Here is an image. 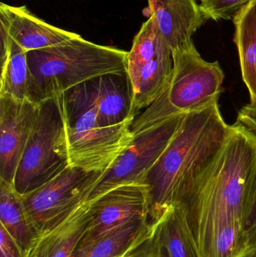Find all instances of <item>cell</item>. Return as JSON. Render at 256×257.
I'll return each instance as SVG.
<instances>
[{"instance_id":"18","label":"cell","mask_w":256,"mask_h":257,"mask_svg":"<svg viewBox=\"0 0 256 257\" xmlns=\"http://www.w3.org/2000/svg\"><path fill=\"white\" fill-rule=\"evenodd\" d=\"M153 223L169 257H201L180 205H173Z\"/></svg>"},{"instance_id":"6","label":"cell","mask_w":256,"mask_h":257,"mask_svg":"<svg viewBox=\"0 0 256 257\" xmlns=\"http://www.w3.org/2000/svg\"><path fill=\"white\" fill-rule=\"evenodd\" d=\"M69 166L61 95L41 102L13 186L24 196L54 179Z\"/></svg>"},{"instance_id":"13","label":"cell","mask_w":256,"mask_h":257,"mask_svg":"<svg viewBox=\"0 0 256 257\" xmlns=\"http://www.w3.org/2000/svg\"><path fill=\"white\" fill-rule=\"evenodd\" d=\"M0 29L27 53L81 37L39 19L25 6L16 7L3 3L0 4Z\"/></svg>"},{"instance_id":"15","label":"cell","mask_w":256,"mask_h":257,"mask_svg":"<svg viewBox=\"0 0 256 257\" xmlns=\"http://www.w3.org/2000/svg\"><path fill=\"white\" fill-rule=\"evenodd\" d=\"M0 44V96H10L19 100H30L31 76L27 51L1 29Z\"/></svg>"},{"instance_id":"2","label":"cell","mask_w":256,"mask_h":257,"mask_svg":"<svg viewBox=\"0 0 256 257\" xmlns=\"http://www.w3.org/2000/svg\"><path fill=\"white\" fill-rule=\"evenodd\" d=\"M230 130L219 101L184 114L175 136L144 179L150 223L157 222L198 181L223 146Z\"/></svg>"},{"instance_id":"20","label":"cell","mask_w":256,"mask_h":257,"mask_svg":"<svg viewBox=\"0 0 256 257\" xmlns=\"http://www.w3.org/2000/svg\"><path fill=\"white\" fill-rule=\"evenodd\" d=\"M0 224L22 252L30 247L36 233L27 221L21 196L13 184L0 180Z\"/></svg>"},{"instance_id":"21","label":"cell","mask_w":256,"mask_h":257,"mask_svg":"<svg viewBox=\"0 0 256 257\" xmlns=\"http://www.w3.org/2000/svg\"><path fill=\"white\" fill-rule=\"evenodd\" d=\"M168 47L169 46L161 34L156 20L150 15V18L143 24L139 33L134 39L130 51L128 52L127 74L132 90L138 83L144 66Z\"/></svg>"},{"instance_id":"23","label":"cell","mask_w":256,"mask_h":257,"mask_svg":"<svg viewBox=\"0 0 256 257\" xmlns=\"http://www.w3.org/2000/svg\"><path fill=\"white\" fill-rule=\"evenodd\" d=\"M251 0H204L200 3L206 21L233 20L236 14Z\"/></svg>"},{"instance_id":"1","label":"cell","mask_w":256,"mask_h":257,"mask_svg":"<svg viewBox=\"0 0 256 257\" xmlns=\"http://www.w3.org/2000/svg\"><path fill=\"white\" fill-rule=\"evenodd\" d=\"M256 172V139L231 125L223 146L176 205L201 257H234L246 246L245 212Z\"/></svg>"},{"instance_id":"26","label":"cell","mask_w":256,"mask_h":257,"mask_svg":"<svg viewBox=\"0 0 256 257\" xmlns=\"http://www.w3.org/2000/svg\"><path fill=\"white\" fill-rule=\"evenodd\" d=\"M243 224L246 233L256 226V172L245 212Z\"/></svg>"},{"instance_id":"27","label":"cell","mask_w":256,"mask_h":257,"mask_svg":"<svg viewBox=\"0 0 256 257\" xmlns=\"http://www.w3.org/2000/svg\"><path fill=\"white\" fill-rule=\"evenodd\" d=\"M234 257H256V244L246 246L241 252Z\"/></svg>"},{"instance_id":"11","label":"cell","mask_w":256,"mask_h":257,"mask_svg":"<svg viewBox=\"0 0 256 257\" xmlns=\"http://www.w3.org/2000/svg\"><path fill=\"white\" fill-rule=\"evenodd\" d=\"M93 219L91 200L45 223L24 257H72Z\"/></svg>"},{"instance_id":"5","label":"cell","mask_w":256,"mask_h":257,"mask_svg":"<svg viewBox=\"0 0 256 257\" xmlns=\"http://www.w3.org/2000/svg\"><path fill=\"white\" fill-rule=\"evenodd\" d=\"M66 123L69 166L88 172H104L130 146L135 118L102 127L96 108L73 88L61 95Z\"/></svg>"},{"instance_id":"22","label":"cell","mask_w":256,"mask_h":257,"mask_svg":"<svg viewBox=\"0 0 256 257\" xmlns=\"http://www.w3.org/2000/svg\"><path fill=\"white\" fill-rule=\"evenodd\" d=\"M123 257H169L162 245L156 225L150 223L147 230Z\"/></svg>"},{"instance_id":"10","label":"cell","mask_w":256,"mask_h":257,"mask_svg":"<svg viewBox=\"0 0 256 257\" xmlns=\"http://www.w3.org/2000/svg\"><path fill=\"white\" fill-rule=\"evenodd\" d=\"M40 103L0 96V180L13 184Z\"/></svg>"},{"instance_id":"17","label":"cell","mask_w":256,"mask_h":257,"mask_svg":"<svg viewBox=\"0 0 256 257\" xmlns=\"http://www.w3.org/2000/svg\"><path fill=\"white\" fill-rule=\"evenodd\" d=\"M173 75L172 52L169 47L161 51L145 65L133 90V111L138 115L141 110L154 103L169 87Z\"/></svg>"},{"instance_id":"7","label":"cell","mask_w":256,"mask_h":257,"mask_svg":"<svg viewBox=\"0 0 256 257\" xmlns=\"http://www.w3.org/2000/svg\"><path fill=\"white\" fill-rule=\"evenodd\" d=\"M184 114L170 117L134 135L130 146L104 172L88 199L120 186L144 184L149 171L175 136Z\"/></svg>"},{"instance_id":"19","label":"cell","mask_w":256,"mask_h":257,"mask_svg":"<svg viewBox=\"0 0 256 257\" xmlns=\"http://www.w3.org/2000/svg\"><path fill=\"white\" fill-rule=\"evenodd\" d=\"M150 224L136 220L123 225L97 241L78 244L72 257H123Z\"/></svg>"},{"instance_id":"25","label":"cell","mask_w":256,"mask_h":257,"mask_svg":"<svg viewBox=\"0 0 256 257\" xmlns=\"http://www.w3.org/2000/svg\"><path fill=\"white\" fill-rule=\"evenodd\" d=\"M0 257H24L16 243L3 226H0Z\"/></svg>"},{"instance_id":"28","label":"cell","mask_w":256,"mask_h":257,"mask_svg":"<svg viewBox=\"0 0 256 257\" xmlns=\"http://www.w3.org/2000/svg\"><path fill=\"white\" fill-rule=\"evenodd\" d=\"M256 244V226L246 233V245Z\"/></svg>"},{"instance_id":"8","label":"cell","mask_w":256,"mask_h":257,"mask_svg":"<svg viewBox=\"0 0 256 257\" xmlns=\"http://www.w3.org/2000/svg\"><path fill=\"white\" fill-rule=\"evenodd\" d=\"M105 172L69 166L54 179L21 196L27 221L36 235L45 223L87 201Z\"/></svg>"},{"instance_id":"14","label":"cell","mask_w":256,"mask_h":257,"mask_svg":"<svg viewBox=\"0 0 256 257\" xmlns=\"http://www.w3.org/2000/svg\"><path fill=\"white\" fill-rule=\"evenodd\" d=\"M150 15L171 52L192 40L194 33L205 23L198 0H147Z\"/></svg>"},{"instance_id":"3","label":"cell","mask_w":256,"mask_h":257,"mask_svg":"<svg viewBox=\"0 0 256 257\" xmlns=\"http://www.w3.org/2000/svg\"><path fill=\"white\" fill-rule=\"evenodd\" d=\"M128 52L96 45L82 37L27 53L30 100L54 99L102 75L127 73Z\"/></svg>"},{"instance_id":"16","label":"cell","mask_w":256,"mask_h":257,"mask_svg":"<svg viewBox=\"0 0 256 257\" xmlns=\"http://www.w3.org/2000/svg\"><path fill=\"white\" fill-rule=\"evenodd\" d=\"M234 42L238 51L243 82L256 105V0H251L233 18Z\"/></svg>"},{"instance_id":"29","label":"cell","mask_w":256,"mask_h":257,"mask_svg":"<svg viewBox=\"0 0 256 257\" xmlns=\"http://www.w3.org/2000/svg\"><path fill=\"white\" fill-rule=\"evenodd\" d=\"M198 1H200L201 2V3H202V2L204 1V0H198Z\"/></svg>"},{"instance_id":"9","label":"cell","mask_w":256,"mask_h":257,"mask_svg":"<svg viewBox=\"0 0 256 257\" xmlns=\"http://www.w3.org/2000/svg\"><path fill=\"white\" fill-rule=\"evenodd\" d=\"M89 200H91L93 219L80 244L97 241L131 222H150V196L146 184L120 186Z\"/></svg>"},{"instance_id":"24","label":"cell","mask_w":256,"mask_h":257,"mask_svg":"<svg viewBox=\"0 0 256 257\" xmlns=\"http://www.w3.org/2000/svg\"><path fill=\"white\" fill-rule=\"evenodd\" d=\"M236 123L241 125L256 139V105L249 103L242 107Z\"/></svg>"},{"instance_id":"12","label":"cell","mask_w":256,"mask_h":257,"mask_svg":"<svg viewBox=\"0 0 256 257\" xmlns=\"http://www.w3.org/2000/svg\"><path fill=\"white\" fill-rule=\"evenodd\" d=\"M74 90L97 111L102 127L135 118L133 90L128 74H109L86 81Z\"/></svg>"},{"instance_id":"4","label":"cell","mask_w":256,"mask_h":257,"mask_svg":"<svg viewBox=\"0 0 256 257\" xmlns=\"http://www.w3.org/2000/svg\"><path fill=\"white\" fill-rule=\"evenodd\" d=\"M173 75L164 94L135 117L134 135L174 116L186 114L219 101L223 91V71L219 62H207L193 41L172 51Z\"/></svg>"}]
</instances>
